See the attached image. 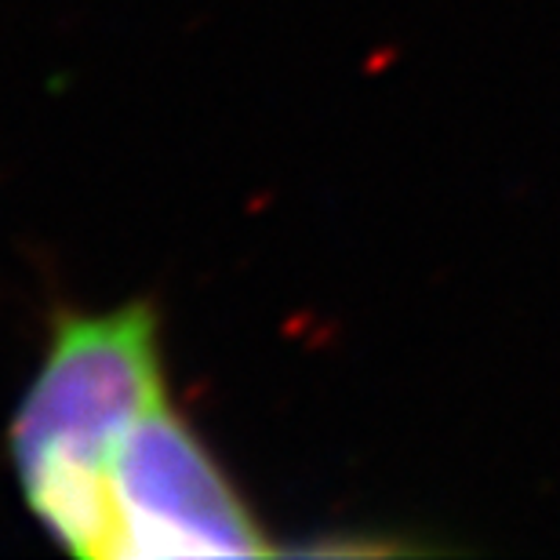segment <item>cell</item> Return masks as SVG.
<instances>
[{
  "mask_svg": "<svg viewBox=\"0 0 560 560\" xmlns=\"http://www.w3.org/2000/svg\"><path fill=\"white\" fill-rule=\"evenodd\" d=\"M164 386L161 317L150 299L51 317L8 447L30 513L62 550L92 560L117 553L114 463L128 433L167 405Z\"/></svg>",
  "mask_w": 560,
  "mask_h": 560,
  "instance_id": "6da1fadb",
  "label": "cell"
},
{
  "mask_svg": "<svg viewBox=\"0 0 560 560\" xmlns=\"http://www.w3.org/2000/svg\"><path fill=\"white\" fill-rule=\"evenodd\" d=\"M117 553L139 557H262L273 546L226 469L172 400L153 408L114 463Z\"/></svg>",
  "mask_w": 560,
  "mask_h": 560,
  "instance_id": "7a4b0ae2",
  "label": "cell"
}]
</instances>
